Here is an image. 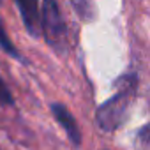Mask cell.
Masks as SVG:
<instances>
[{
    "instance_id": "cell-3",
    "label": "cell",
    "mask_w": 150,
    "mask_h": 150,
    "mask_svg": "<svg viewBox=\"0 0 150 150\" xmlns=\"http://www.w3.org/2000/svg\"><path fill=\"white\" fill-rule=\"evenodd\" d=\"M51 111H53L55 118L58 120V124H60V125L64 127V131L67 132V136H69V139L72 141V145H74V146H80V145H81V132H80V129H78V124H76V120H74V117L69 113V110H67L64 104L55 103V104H51Z\"/></svg>"
},
{
    "instance_id": "cell-7",
    "label": "cell",
    "mask_w": 150,
    "mask_h": 150,
    "mask_svg": "<svg viewBox=\"0 0 150 150\" xmlns=\"http://www.w3.org/2000/svg\"><path fill=\"white\" fill-rule=\"evenodd\" d=\"M0 103L2 104H14V99H13V96H11V90L7 88V85L4 83V80L0 78Z\"/></svg>"
},
{
    "instance_id": "cell-2",
    "label": "cell",
    "mask_w": 150,
    "mask_h": 150,
    "mask_svg": "<svg viewBox=\"0 0 150 150\" xmlns=\"http://www.w3.org/2000/svg\"><path fill=\"white\" fill-rule=\"evenodd\" d=\"M41 28L46 42L57 50L64 51L67 48V28L64 23V18L60 14V7L53 0L42 2V13H41Z\"/></svg>"
},
{
    "instance_id": "cell-1",
    "label": "cell",
    "mask_w": 150,
    "mask_h": 150,
    "mask_svg": "<svg viewBox=\"0 0 150 150\" xmlns=\"http://www.w3.org/2000/svg\"><path fill=\"white\" fill-rule=\"evenodd\" d=\"M125 83L127 85H124L118 94H115L111 99H108L106 103H103L97 108L96 120L103 131L110 132V131L118 129L129 115V106L132 103V92L136 88V78L125 76Z\"/></svg>"
},
{
    "instance_id": "cell-4",
    "label": "cell",
    "mask_w": 150,
    "mask_h": 150,
    "mask_svg": "<svg viewBox=\"0 0 150 150\" xmlns=\"http://www.w3.org/2000/svg\"><path fill=\"white\" fill-rule=\"evenodd\" d=\"M18 9H20V14H21V20L28 30L30 35L37 37L39 35V20H41V14L37 13L39 6L37 2H28V0H18L16 2Z\"/></svg>"
},
{
    "instance_id": "cell-6",
    "label": "cell",
    "mask_w": 150,
    "mask_h": 150,
    "mask_svg": "<svg viewBox=\"0 0 150 150\" xmlns=\"http://www.w3.org/2000/svg\"><path fill=\"white\" fill-rule=\"evenodd\" d=\"M0 48H2L6 53H9L11 57H14V58H21V57H20V53H18V50L14 48V44H13V42H11V39L7 37L2 20H0Z\"/></svg>"
},
{
    "instance_id": "cell-5",
    "label": "cell",
    "mask_w": 150,
    "mask_h": 150,
    "mask_svg": "<svg viewBox=\"0 0 150 150\" xmlns=\"http://www.w3.org/2000/svg\"><path fill=\"white\" fill-rule=\"evenodd\" d=\"M134 150H150V124L138 131L134 139Z\"/></svg>"
}]
</instances>
